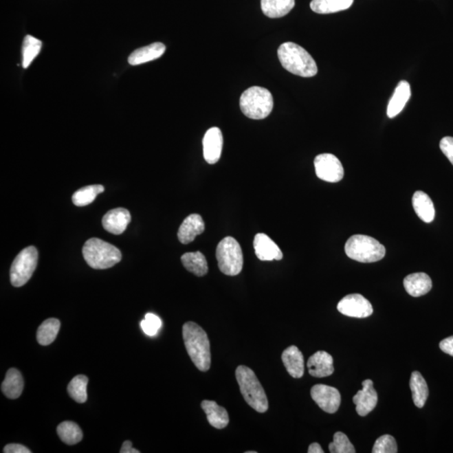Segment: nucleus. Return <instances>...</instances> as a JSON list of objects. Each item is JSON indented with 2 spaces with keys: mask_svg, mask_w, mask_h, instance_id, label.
<instances>
[{
  "mask_svg": "<svg viewBox=\"0 0 453 453\" xmlns=\"http://www.w3.org/2000/svg\"><path fill=\"white\" fill-rule=\"evenodd\" d=\"M182 335L192 363L200 371H208L211 367V348L207 333L197 323L188 322L184 325Z\"/></svg>",
  "mask_w": 453,
  "mask_h": 453,
  "instance_id": "obj_1",
  "label": "nucleus"
},
{
  "mask_svg": "<svg viewBox=\"0 0 453 453\" xmlns=\"http://www.w3.org/2000/svg\"><path fill=\"white\" fill-rule=\"evenodd\" d=\"M278 57L285 70L302 78H311L318 74L313 57L300 45L285 43L278 49Z\"/></svg>",
  "mask_w": 453,
  "mask_h": 453,
  "instance_id": "obj_2",
  "label": "nucleus"
},
{
  "mask_svg": "<svg viewBox=\"0 0 453 453\" xmlns=\"http://www.w3.org/2000/svg\"><path fill=\"white\" fill-rule=\"evenodd\" d=\"M235 375L246 403L257 412H266L269 408L268 399L252 369L241 365L236 369Z\"/></svg>",
  "mask_w": 453,
  "mask_h": 453,
  "instance_id": "obj_3",
  "label": "nucleus"
},
{
  "mask_svg": "<svg viewBox=\"0 0 453 453\" xmlns=\"http://www.w3.org/2000/svg\"><path fill=\"white\" fill-rule=\"evenodd\" d=\"M83 258L87 265L95 269H106L120 263V250L111 243L100 239H90L82 248Z\"/></svg>",
  "mask_w": 453,
  "mask_h": 453,
  "instance_id": "obj_4",
  "label": "nucleus"
},
{
  "mask_svg": "<svg viewBox=\"0 0 453 453\" xmlns=\"http://www.w3.org/2000/svg\"><path fill=\"white\" fill-rule=\"evenodd\" d=\"M239 104L246 117L251 120H264L272 112L274 100L269 90L254 86L242 93Z\"/></svg>",
  "mask_w": 453,
  "mask_h": 453,
  "instance_id": "obj_5",
  "label": "nucleus"
},
{
  "mask_svg": "<svg viewBox=\"0 0 453 453\" xmlns=\"http://www.w3.org/2000/svg\"><path fill=\"white\" fill-rule=\"evenodd\" d=\"M346 254L353 261L374 263L386 256V248L375 239L357 234L349 239L345 245Z\"/></svg>",
  "mask_w": 453,
  "mask_h": 453,
  "instance_id": "obj_6",
  "label": "nucleus"
},
{
  "mask_svg": "<svg viewBox=\"0 0 453 453\" xmlns=\"http://www.w3.org/2000/svg\"><path fill=\"white\" fill-rule=\"evenodd\" d=\"M216 257L219 268L224 275L235 276L242 272L243 266L242 249L235 239L224 238L217 247Z\"/></svg>",
  "mask_w": 453,
  "mask_h": 453,
  "instance_id": "obj_7",
  "label": "nucleus"
},
{
  "mask_svg": "<svg viewBox=\"0 0 453 453\" xmlns=\"http://www.w3.org/2000/svg\"><path fill=\"white\" fill-rule=\"evenodd\" d=\"M38 263L37 250L29 246L14 258L10 269V281L14 287H21L28 283L35 272Z\"/></svg>",
  "mask_w": 453,
  "mask_h": 453,
  "instance_id": "obj_8",
  "label": "nucleus"
},
{
  "mask_svg": "<svg viewBox=\"0 0 453 453\" xmlns=\"http://www.w3.org/2000/svg\"><path fill=\"white\" fill-rule=\"evenodd\" d=\"M316 174L318 178L327 182H338L344 178V170L340 159L332 154H322L314 161Z\"/></svg>",
  "mask_w": 453,
  "mask_h": 453,
  "instance_id": "obj_9",
  "label": "nucleus"
},
{
  "mask_svg": "<svg viewBox=\"0 0 453 453\" xmlns=\"http://www.w3.org/2000/svg\"><path fill=\"white\" fill-rule=\"evenodd\" d=\"M312 399L327 413L334 414L340 409L341 395L336 388L316 384L311 390Z\"/></svg>",
  "mask_w": 453,
  "mask_h": 453,
  "instance_id": "obj_10",
  "label": "nucleus"
},
{
  "mask_svg": "<svg viewBox=\"0 0 453 453\" xmlns=\"http://www.w3.org/2000/svg\"><path fill=\"white\" fill-rule=\"evenodd\" d=\"M338 310L350 318H365L373 313V307L368 300L360 294L346 296L338 304Z\"/></svg>",
  "mask_w": 453,
  "mask_h": 453,
  "instance_id": "obj_11",
  "label": "nucleus"
},
{
  "mask_svg": "<svg viewBox=\"0 0 453 453\" xmlns=\"http://www.w3.org/2000/svg\"><path fill=\"white\" fill-rule=\"evenodd\" d=\"M362 384H363V390L357 391L353 401L356 406L357 413L360 417H366L375 408L378 402V395L371 379L364 380Z\"/></svg>",
  "mask_w": 453,
  "mask_h": 453,
  "instance_id": "obj_12",
  "label": "nucleus"
},
{
  "mask_svg": "<svg viewBox=\"0 0 453 453\" xmlns=\"http://www.w3.org/2000/svg\"><path fill=\"white\" fill-rule=\"evenodd\" d=\"M203 144L205 161L211 165L218 162L223 146V137L220 129L217 127L209 129L206 132Z\"/></svg>",
  "mask_w": 453,
  "mask_h": 453,
  "instance_id": "obj_13",
  "label": "nucleus"
},
{
  "mask_svg": "<svg viewBox=\"0 0 453 453\" xmlns=\"http://www.w3.org/2000/svg\"><path fill=\"white\" fill-rule=\"evenodd\" d=\"M131 222V212L123 208L113 209L107 212L102 218L104 230L115 235L123 234Z\"/></svg>",
  "mask_w": 453,
  "mask_h": 453,
  "instance_id": "obj_14",
  "label": "nucleus"
},
{
  "mask_svg": "<svg viewBox=\"0 0 453 453\" xmlns=\"http://www.w3.org/2000/svg\"><path fill=\"white\" fill-rule=\"evenodd\" d=\"M255 254L258 260L262 261H272L283 260V254L279 246L276 245L268 235L257 234L254 241Z\"/></svg>",
  "mask_w": 453,
  "mask_h": 453,
  "instance_id": "obj_15",
  "label": "nucleus"
},
{
  "mask_svg": "<svg viewBox=\"0 0 453 453\" xmlns=\"http://www.w3.org/2000/svg\"><path fill=\"white\" fill-rule=\"evenodd\" d=\"M309 374L316 378H324L333 374V359L329 353L318 351L307 361Z\"/></svg>",
  "mask_w": 453,
  "mask_h": 453,
  "instance_id": "obj_16",
  "label": "nucleus"
},
{
  "mask_svg": "<svg viewBox=\"0 0 453 453\" xmlns=\"http://www.w3.org/2000/svg\"><path fill=\"white\" fill-rule=\"evenodd\" d=\"M205 223L199 214H191L186 218L178 230V239L184 245L195 241L197 236L203 233Z\"/></svg>",
  "mask_w": 453,
  "mask_h": 453,
  "instance_id": "obj_17",
  "label": "nucleus"
},
{
  "mask_svg": "<svg viewBox=\"0 0 453 453\" xmlns=\"http://www.w3.org/2000/svg\"><path fill=\"white\" fill-rule=\"evenodd\" d=\"M404 287L409 295L419 298L428 294L432 290V281L426 273H414L405 278Z\"/></svg>",
  "mask_w": 453,
  "mask_h": 453,
  "instance_id": "obj_18",
  "label": "nucleus"
},
{
  "mask_svg": "<svg viewBox=\"0 0 453 453\" xmlns=\"http://www.w3.org/2000/svg\"><path fill=\"white\" fill-rule=\"evenodd\" d=\"M281 360L287 372L293 378H302L305 371L304 357L298 347L291 346L285 349Z\"/></svg>",
  "mask_w": 453,
  "mask_h": 453,
  "instance_id": "obj_19",
  "label": "nucleus"
},
{
  "mask_svg": "<svg viewBox=\"0 0 453 453\" xmlns=\"http://www.w3.org/2000/svg\"><path fill=\"white\" fill-rule=\"evenodd\" d=\"M411 96L410 86L408 82L401 81L399 82L394 94L392 95L389 104L387 108V115L393 119L405 108L407 102Z\"/></svg>",
  "mask_w": 453,
  "mask_h": 453,
  "instance_id": "obj_20",
  "label": "nucleus"
},
{
  "mask_svg": "<svg viewBox=\"0 0 453 453\" xmlns=\"http://www.w3.org/2000/svg\"><path fill=\"white\" fill-rule=\"evenodd\" d=\"M201 409L207 416L209 424L216 429H223L230 423L228 411L215 401H203L201 404Z\"/></svg>",
  "mask_w": 453,
  "mask_h": 453,
  "instance_id": "obj_21",
  "label": "nucleus"
},
{
  "mask_svg": "<svg viewBox=\"0 0 453 453\" xmlns=\"http://www.w3.org/2000/svg\"><path fill=\"white\" fill-rule=\"evenodd\" d=\"M166 52V45L155 43L142 48L137 49L129 56V63L137 66L159 58Z\"/></svg>",
  "mask_w": 453,
  "mask_h": 453,
  "instance_id": "obj_22",
  "label": "nucleus"
},
{
  "mask_svg": "<svg viewBox=\"0 0 453 453\" xmlns=\"http://www.w3.org/2000/svg\"><path fill=\"white\" fill-rule=\"evenodd\" d=\"M23 390H24V379L21 373L16 368L9 369L2 383L3 394L7 398L14 399L21 397Z\"/></svg>",
  "mask_w": 453,
  "mask_h": 453,
  "instance_id": "obj_23",
  "label": "nucleus"
},
{
  "mask_svg": "<svg viewBox=\"0 0 453 453\" xmlns=\"http://www.w3.org/2000/svg\"><path fill=\"white\" fill-rule=\"evenodd\" d=\"M412 205L419 218L425 223H432L435 218V208L428 194L418 191L414 193Z\"/></svg>",
  "mask_w": 453,
  "mask_h": 453,
  "instance_id": "obj_24",
  "label": "nucleus"
},
{
  "mask_svg": "<svg viewBox=\"0 0 453 453\" xmlns=\"http://www.w3.org/2000/svg\"><path fill=\"white\" fill-rule=\"evenodd\" d=\"M295 0H261L263 13L269 18H281L291 12Z\"/></svg>",
  "mask_w": 453,
  "mask_h": 453,
  "instance_id": "obj_25",
  "label": "nucleus"
},
{
  "mask_svg": "<svg viewBox=\"0 0 453 453\" xmlns=\"http://www.w3.org/2000/svg\"><path fill=\"white\" fill-rule=\"evenodd\" d=\"M410 386L412 392L415 406L418 408L424 407L429 395V389L423 376L420 372L415 371L410 377Z\"/></svg>",
  "mask_w": 453,
  "mask_h": 453,
  "instance_id": "obj_26",
  "label": "nucleus"
},
{
  "mask_svg": "<svg viewBox=\"0 0 453 453\" xmlns=\"http://www.w3.org/2000/svg\"><path fill=\"white\" fill-rule=\"evenodd\" d=\"M181 260L182 265L189 272L197 276L207 275L208 272V262L203 254H201L199 251L186 253L182 255Z\"/></svg>",
  "mask_w": 453,
  "mask_h": 453,
  "instance_id": "obj_27",
  "label": "nucleus"
},
{
  "mask_svg": "<svg viewBox=\"0 0 453 453\" xmlns=\"http://www.w3.org/2000/svg\"><path fill=\"white\" fill-rule=\"evenodd\" d=\"M353 3V0H312L310 6L315 13L326 14L348 10Z\"/></svg>",
  "mask_w": 453,
  "mask_h": 453,
  "instance_id": "obj_28",
  "label": "nucleus"
},
{
  "mask_svg": "<svg viewBox=\"0 0 453 453\" xmlns=\"http://www.w3.org/2000/svg\"><path fill=\"white\" fill-rule=\"evenodd\" d=\"M60 322L58 319L45 320L37 330L36 340L41 345L47 346L56 340L59 333Z\"/></svg>",
  "mask_w": 453,
  "mask_h": 453,
  "instance_id": "obj_29",
  "label": "nucleus"
},
{
  "mask_svg": "<svg viewBox=\"0 0 453 453\" xmlns=\"http://www.w3.org/2000/svg\"><path fill=\"white\" fill-rule=\"evenodd\" d=\"M56 432L60 440L67 445L77 444L83 437L81 428L72 421L62 422L57 426Z\"/></svg>",
  "mask_w": 453,
  "mask_h": 453,
  "instance_id": "obj_30",
  "label": "nucleus"
},
{
  "mask_svg": "<svg viewBox=\"0 0 453 453\" xmlns=\"http://www.w3.org/2000/svg\"><path fill=\"white\" fill-rule=\"evenodd\" d=\"M104 190L102 185L85 186L74 194L72 201L78 207H85V206L92 203L98 194L104 192Z\"/></svg>",
  "mask_w": 453,
  "mask_h": 453,
  "instance_id": "obj_31",
  "label": "nucleus"
},
{
  "mask_svg": "<svg viewBox=\"0 0 453 453\" xmlns=\"http://www.w3.org/2000/svg\"><path fill=\"white\" fill-rule=\"evenodd\" d=\"M43 43L32 36H26L23 43L22 57L23 67L27 68L33 60L39 54Z\"/></svg>",
  "mask_w": 453,
  "mask_h": 453,
  "instance_id": "obj_32",
  "label": "nucleus"
},
{
  "mask_svg": "<svg viewBox=\"0 0 453 453\" xmlns=\"http://www.w3.org/2000/svg\"><path fill=\"white\" fill-rule=\"evenodd\" d=\"M89 379L85 375L75 376L68 384L67 391L71 398L78 403H85L87 399V386Z\"/></svg>",
  "mask_w": 453,
  "mask_h": 453,
  "instance_id": "obj_33",
  "label": "nucleus"
},
{
  "mask_svg": "<svg viewBox=\"0 0 453 453\" xmlns=\"http://www.w3.org/2000/svg\"><path fill=\"white\" fill-rule=\"evenodd\" d=\"M331 453H354L355 448L344 433L338 432L334 434L333 441L329 444Z\"/></svg>",
  "mask_w": 453,
  "mask_h": 453,
  "instance_id": "obj_34",
  "label": "nucleus"
},
{
  "mask_svg": "<svg viewBox=\"0 0 453 453\" xmlns=\"http://www.w3.org/2000/svg\"><path fill=\"white\" fill-rule=\"evenodd\" d=\"M397 441L393 437L390 435H384L376 440L373 448V453H397Z\"/></svg>",
  "mask_w": 453,
  "mask_h": 453,
  "instance_id": "obj_35",
  "label": "nucleus"
},
{
  "mask_svg": "<svg viewBox=\"0 0 453 453\" xmlns=\"http://www.w3.org/2000/svg\"><path fill=\"white\" fill-rule=\"evenodd\" d=\"M144 333L148 336L153 337L159 332L162 327V320L153 313H147L140 323Z\"/></svg>",
  "mask_w": 453,
  "mask_h": 453,
  "instance_id": "obj_36",
  "label": "nucleus"
},
{
  "mask_svg": "<svg viewBox=\"0 0 453 453\" xmlns=\"http://www.w3.org/2000/svg\"><path fill=\"white\" fill-rule=\"evenodd\" d=\"M440 149L453 166V137L447 136L441 139Z\"/></svg>",
  "mask_w": 453,
  "mask_h": 453,
  "instance_id": "obj_37",
  "label": "nucleus"
},
{
  "mask_svg": "<svg viewBox=\"0 0 453 453\" xmlns=\"http://www.w3.org/2000/svg\"><path fill=\"white\" fill-rule=\"evenodd\" d=\"M5 453H32L29 448L21 444H8L3 448Z\"/></svg>",
  "mask_w": 453,
  "mask_h": 453,
  "instance_id": "obj_38",
  "label": "nucleus"
},
{
  "mask_svg": "<svg viewBox=\"0 0 453 453\" xmlns=\"http://www.w3.org/2000/svg\"><path fill=\"white\" fill-rule=\"evenodd\" d=\"M439 346L441 351L453 357V336L445 338Z\"/></svg>",
  "mask_w": 453,
  "mask_h": 453,
  "instance_id": "obj_39",
  "label": "nucleus"
},
{
  "mask_svg": "<svg viewBox=\"0 0 453 453\" xmlns=\"http://www.w3.org/2000/svg\"><path fill=\"white\" fill-rule=\"evenodd\" d=\"M120 453H140L139 450L132 448V443L131 441H125L122 445Z\"/></svg>",
  "mask_w": 453,
  "mask_h": 453,
  "instance_id": "obj_40",
  "label": "nucleus"
},
{
  "mask_svg": "<svg viewBox=\"0 0 453 453\" xmlns=\"http://www.w3.org/2000/svg\"><path fill=\"white\" fill-rule=\"evenodd\" d=\"M308 453H323L324 451L322 450V448L317 443H311L308 448Z\"/></svg>",
  "mask_w": 453,
  "mask_h": 453,
  "instance_id": "obj_41",
  "label": "nucleus"
},
{
  "mask_svg": "<svg viewBox=\"0 0 453 453\" xmlns=\"http://www.w3.org/2000/svg\"><path fill=\"white\" fill-rule=\"evenodd\" d=\"M246 453H256V452L251 451V452H246Z\"/></svg>",
  "mask_w": 453,
  "mask_h": 453,
  "instance_id": "obj_42",
  "label": "nucleus"
}]
</instances>
